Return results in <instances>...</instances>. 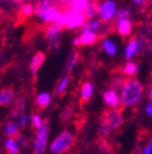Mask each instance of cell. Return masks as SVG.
Here are the masks:
<instances>
[{"mask_svg":"<svg viewBox=\"0 0 152 154\" xmlns=\"http://www.w3.org/2000/svg\"><path fill=\"white\" fill-rule=\"evenodd\" d=\"M144 86L135 79L125 80L122 89H121V102L123 106L131 108L139 104L142 98Z\"/></svg>","mask_w":152,"mask_h":154,"instance_id":"obj_1","label":"cell"},{"mask_svg":"<svg viewBox=\"0 0 152 154\" xmlns=\"http://www.w3.org/2000/svg\"><path fill=\"white\" fill-rule=\"evenodd\" d=\"M73 143H74V134L71 131L65 130L52 141V143L50 144V150L54 154H63L69 150Z\"/></svg>","mask_w":152,"mask_h":154,"instance_id":"obj_2","label":"cell"},{"mask_svg":"<svg viewBox=\"0 0 152 154\" xmlns=\"http://www.w3.org/2000/svg\"><path fill=\"white\" fill-rule=\"evenodd\" d=\"M48 137H49V124H48V121H44L42 127L37 130V134H35V138L33 142L34 154L44 153V150L46 148V143H48Z\"/></svg>","mask_w":152,"mask_h":154,"instance_id":"obj_3","label":"cell"},{"mask_svg":"<svg viewBox=\"0 0 152 154\" xmlns=\"http://www.w3.org/2000/svg\"><path fill=\"white\" fill-rule=\"evenodd\" d=\"M100 120L105 121L108 125V127L111 128V131H116L117 128H119L123 125V121H124L122 111L117 108H112L111 110L104 112L101 115Z\"/></svg>","mask_w":152,"mask_h":154,"instance_id":"obj_4","label":"cell"},{"mask_svg":"<svg viewBox=\"0 0 152 154\" xmlns=\"http://www.w3.org/2000/svg\"><path fill=\"white\" fill-rule=\"evenodd\" d=\"M85 20H88L84 12L73 11V10H66L65 16V27L68 29H77L79 27H83L85 23Z\"/></svg>","mask_w":152,"mask_h":154,"instance_id":"obj_5","label":"cell"},{"mask_svg":"<svg viewBox=\"0 0 152 154\" xmlns=\"http://www.w3.org/2000/svg\"><path fill=\"white\" fill-rule=\"evenodd\" d=\"M117 14V5L113 0H106L100 5L99 15L104 22H108L116 17Z\"/></svg>","mask_w":152,"mask_h":154,"instance_id":"obj_6","label":"cell"},{"mask_svg":"<svg viewBox=\"0 0 152 154\" xmlns=\"http://www.w3.org/2000/svg\"><path fill=\"white\" fill-rule=\"evenodd\" d=\"M102 98L106 105H108L110 108H117L122 102H121V95H118L116 89H107L104 92Z\"/></svg>","mask_w":152,"mask_h":154,"instance_id":"obj_7","label":"cell"},{"mask_svg":"<svg viewBox=\"0 0 152 154\" xmlns=\"http://www.w3.org/2000/svg\"><path fill=\"white\" fill-rule=\"evenodd\" d=\"M79 38V44L80 45H94L99 41V34L95 32H89V31H82V33L78 35Z\"/></svg>","mask_w":152,"mask_h":154,"instance_id":"obj_8","label":"cell"},{"mask_svg":"<svg viewBox=\"0 0 152 154\" xmlns=\"http://www.w3.org/2000/svg\"><path fill=\"white\" fill-rule=\"evenodd\" d=\"M139 51H140V43H139V39H138V38L133 37L128 42L127 47H125L124 57H127V59H131V57H134Z\"/></svg>","mask_w":152,"mask_h":154,"instance_id":"obj_9","label":"cell"},{"mask_svg":"<svg viewBox=\"0 0 152 154\" xmlns=\"http://www.w3.org/2000/svg\"><path fill=\"white\" fill-rule=\"evenodd\" d=\"M116 29L122 37H128L133 32V25L130 18H124V20L116 21Z\"/></svg>","mask_w":152,"mask_h":154,"instance_id":"obj_10","label":"cell"},{"mask_svg":"<svg viewBox=\"0 0 152 154\" xmlns=\"http://www.w3.org/2000/svg\"><path fill=\"white\" fill-rule=\"evenodd\" d=\"M102 20H89L86 21L84 25H83V28L82 31H89V32H95V33H98L100 31H102Z\"/></svg>","mask_w":152,"mask_h":154,"instance_id":"obj_11","label":"cell"},{"mask_svg":"<svg viewBox=\"0 0 152 154\" xmlns=\"http://www.w3.org/2000/svg\"><path fill=\"white\" fill-rule=\"evenodd\" d=\"M44 60H45V54L42 53V51L37 53V54L33 56V59H32V61H31V71H32L33 75H35V73L38 72V70H39L40 66L43 65Z\"/></svg>","mask_w":152,"mask_h":154,"instance_id":"obj_12","label":"cell"},{"mask_svg":"<svg viewBox=\"0 0 152 154\" xmlns=\"http://www.w3.org/2000/svg\"><path fill=\"white\" fill-rule=\"evenodd\" d=\"M15 99V93L12 89L10 88H4L0 92V104L3 106H6V105H10Z\"/></svg>","mask_w":152,"mask_h":154,"instance_id":"obj_13","label":"cell"},{"mask_svg":"<svg viewBox=\"0 0 152 154\" xmlns=\"http://www.w3.org/2000/svg\"><path fill=\"white\" fill-rule=\"evenodd\" d=\"M90 4H91V0H72L68 10L85 12V10L89 8Z\"/></svg>","mask_w":152,"mask_h":154,"instance_id":"obj_14","label":"cell"},{"mask_svg":"<svg viewBox=\"0 0 152 154\" xmlns=\"http://www.w3.org/2000/svg\"><path fill=\"white\" fill-rule=\"evenodd\" d=\"M63 26L57 23V22H52V23H49L46 31H45V37L48 38H51V37H55V35H59L61 34V31H62Z\"/></svg>","mask_w":152,"mask_h":154,"instance_id":"obj_15","label":"cell"},{"mask_svg":"<svg viewBox=\"0 0 152 154\" xmlns=\"http://www.w3.org/2000/svg\"><path fill=\"white\" fill-rule=\"evenodd\" d=\"M92 92H94L92 83L85 82V83L82 86V89H80V98H82V100H83V102H88V100L91 98Z\"/></svg>","mask_w":152,"mask_h":154,"instance_id":"obj_16","label":"cell"},{"mask_svg":"<svg viewBox=\"0 0 152 154\" xmlns=\"http://www.w3.org/2000/svg\"><path fill=\"white\" fill-rule=\"evenodd\" d=\"M50 103H51V95L48 92H43V93H40L37 97V104H38V106L42 108V109L48 108Z\"/></svg>","mask_w":152,"mask_h":154,"instance_id":"obj_17","label":"cell"},{"mask_svg":"<svg viewBox=\"0 0 152 154\" xmlns=\"http://www.w3.org/2000/svg\"><path fill=\"white\" fill-rule=\"evenodd\" d=\"M25 98L20 97L17 98V100L15 102V105L13 108L11 109V116L15 118V116H18V115H22L23 110H25Z\"/></svg>","mask_w":152,"mask_h":154,"instance_id":"obj_18","label":"cell"},{"mask_svg":"<svg viewBox=\"0 0 152 154\" xmlns=\"http://www.w3.org/2000/svg\"><path fill=\"white\" fill-rule=\"evenodd\" d=\"M69 82H71V76H69V75L63 76L62 79H61V81L57 83V86H56V93H57L59 95L63 94V93L66 92V89L68 88Z\"/></svg>","mask_w":152,"mask_h":154,"instance_id":"obj_19","label":"cell"},{"mask_svg":"<svg viewBox=\"0 0 152 154\" xmlns=\"http://www.w3.org/2000/svg\"><path fill=\"white\" fill-rule=\"evenodd\" d=\"M78 60H79V54H78L77 51L71 53L69 56L67 57V60H66V70H67L68 72H71V71L74 69V66L77 65Z\"/></svg>","mask_w":152,"mask_h":154,"instance_id":"obj_20","label":"cell"},{"mask_svg":"<svg viewBox=\"0 0 152 154\" xmlns=\"http://www.w3.org/2000/svg\"><path fill=\"white\" fill-rule=\"evenodd\" d=\"M5 148L10 152V154H18L20 153V143L12 138H7L5 141Z\"/></svg>","mask_w":152,"mask_h":154,"instance_id":"obj_21","label":"cell"},{"mask_svg":"<svg viewBox=\"0 0 152 154\" xmlns=\"http://www.w3.org/2000/svg\"><path fill=\"white\" fill-rule=\"evenodd\" d=\"M139 71V64L135 61H129L122 67V72L124 75H135Z\"/></svg>","mask_w":152,"mask_h":154,"instance_id":"obj_22","label":"cell"},{"mask_svg":"<svg viewBox=\"0 0 152 154\" xmlns=\"http://www.w3.org/2000/svg\"><path fill=\"white\" fill-rule=\"evenodd\" d=\"M102 48H104V50H105L108 55H115V54L117 53V47H116V44L113 43L112 41L107 39V38L102 41Z\"/></svg>","mask_w":152,"mask_h":154,"instance_id":"obj_23","label":"cell"},{"mask_svg":"<svg viewBox=\"0 0 152 154\" xmlns=\"http://www.w3.org/2000/svg\"><path fill=\"white\" fill-rule=\"evenodd\" d=\"M20 124H16V122H9L5 127V134L9 137L15 136V134H18L20 132Z\"/></svg>","mask_w":152,"mask_h":154,"instance_id":"obj_24","label":"cell"},{"mask_svg":"<svg viewBox=\"0 0 152 154\" xmlns=\"http://www.w3.org/2000/svg\"><path fill=\"white\" fill-rule=\"evenodd\" d=\"M99 10H100V6L91 2V4L89 5V8L85 10V12H84V14H85V16H86L88 20H91L92 17L96 16V14H99Z\"/></svg>","mask_w":152,"mask_h":154,"instance_id":"obj_25","label":"cell"},{"mask_svg":"<svg viewBox=\"0 0 152 154\" xmlns=\"http://www.w3.org/2000/svg\"><path fill=\"white\" fill-rule=\"evenodd\" d=\"M33 12H35V9L32 4H23L20 9V15H21V17H25V18L32 16Z\"/></svg>","mask_w":152,"mask_h":154,"instance_id":"obj_26","label":"cell"},{"mask_svg":"<svg viewBox=\"0 0 152 154\" xmlns=\"http://www.w3.org/2000/svg\"><path fill=\"white\" fill-rule=\"evenodd\" d=\"M48 44H49V49L50 50H55V49H59L60 44H61V35H55L51 37L48 39Z\"/></svg>","mask_w":152,"mask_h":154,"instance_id":"obj_27","label":"cell"},{"mask_svg":"<svg viewBox=\"0 0 152 154\" xmlns=\"http://www.w3.org/2000/svg\"><path fill=\"white\" fill-rule=\"evenodd\" d=\"M72 115H73V110H72V108L71 106H67V108H65L62 111H61V114H60V121L61 122H68L69 121V119L72 118Z\"/></svg>","mask_w":152,"mask_h":154,"instance_id":"obj_28","label":"cell"},{"mask_svg":"<svg viewBox=\"0 0 152 154\" xmlns=\"http://www.w3.org/2000/svg\"><path fill=\"white\" fill-rule=\"evenodd\" d=\"M124 18H130V11L128 9H119L117 10V14H116V17L115 20L116 21H119V20H124Z\"/></svg>","mask_w":152,"mask_h":154,"instance_id":"obj_29","label":"cell"},{"mask_svg":"<svg viewBox=\"0 0 152 154\" xmlns=\"http://www.w3.org/2000/svg\"><path fill=\"white\" fill-rule=\"evenodd\" d=\"M31 121H32V126L34 127V128H39V127H42V125L44 124V121H43V119L40 118V115H38V114H34L33 116H32V119H31Z\"/></svg>","mask_w":152,"mask_h":154,"instance_id":"obj_30","label":"cell"},{"mask_svg":"<svg viewBox=\"0 0 152 154\" xmlns=\"http://www.w3.org/2000/svg\"><path fill=\"white\" fill-rule=\"evenodd\" d=\"M99 149H100V153L101 154H110L111 153V147L107 142H100L99 143Z\"/></svg>","mask_w":152,"mask_h":154,"instance_id":"obj_31","label":"cell"},{"mask_svg":"<svg viewBox=\"0 0 152 154\" xmlns=\"http://www.w3.org/2000/svg\"><path fill=\"white\" fill-rule=\"evenodd\" d=\"M141 154H152V138L150 140V142L147 143V146L142 149Z\"/></svg>","mask_w":152,"mask_h":154,"instance_id":"obj_32","label":"cell"},{"mask_svg":"<svg viewBox=\"0 0 152 154\" xmlns=\"http://www.w3.org/2000/svg\"><path fill=\"white\" fill-rule=\"evenodd\" d=\"M18 143H20L21 146H23V147H26V146H28V141L22 136V134H20V133H18L17 134V140H16Z\"/></svg>","mask_w":152,"mask_h":154,"instance_id":"obj_33","label":"cell"},{"mask_svg":"<svg viewBox=\"0 0 152 154\" xmlns=\"http://www.w3.org/2000/svg\"><path fill=\"white\" fill-rule=\"evenodd\" d=\"M27 120H28L27 115L26 114H22V115H20V120H18V124H20L21 127H23V126L27 125Z\"/></svg>","mask_w":152,"mask_h":154,"instance_id":"obj_34","label":"cell"},{"mask_svg":"<svg viewBox=\"0 0 152 154\" xmlns=\"http://www.w3.org/2000/svg\"><path fill=\"white\" fill-rule=\"evenodd\" d=\"M145 110H146V114H147L148 116H150V118L152 119V102H151V103H148V104L146 105Z\"/></svg>","mask_w":152,"mask_h":154,"instance_id":"obj_35","label":"cell"},{"mask_svg":"<svg viewBox=\"0 0 152 154\" xmlns=\"http://www.w3.org/2000/svg\"><path fill=\"white\" fill-rule=\"evenodd\" d=\"M147 0H134V4H136V5H140V4H144V3H146Z\"/></svg>","mask_w":152,"mask_h":154,"instance_id":"obj_36","label":"cell"},{"mask_svg":"<svg viewBox=\"0 0 152 154\" xmlns=\"http://www.w3.org/2000/svg\"><path fill=\"white\" fill-rule=\"evenodd\" d=\"M148 98H150V100L152 102V86H151V88L148 89Z\"/></svg>","mask_w":152,"mask_h":154,"instance_id":"obj_37","label":"cell"},{"mask_svg":"<svg viewBox=\"0 0 152 154\" xmlns=\"http://www.w3.org/2000/svg\"><path fill=\"white\" fill-rule=\"evenodd\" d=\"M12 2H13V3H20L21 0H12Z\"/></svg>","mask_w":152,"mask_h":154,"instance_id":"obj_38","label":"cell"},{"mask_svg":"<svg viewBox=\"0 0 152 154\" xmlns=\"http://www.w3.org/2000/svg\"><path fill=\"white\" fill-rule=\"evenodd\" d=\"M91 2H92V3H96V0H91Z\"/></svg>","mask_w":152,"mask_h":154,"instance_id":"obj_39","label":"cell"}]
</instances>
